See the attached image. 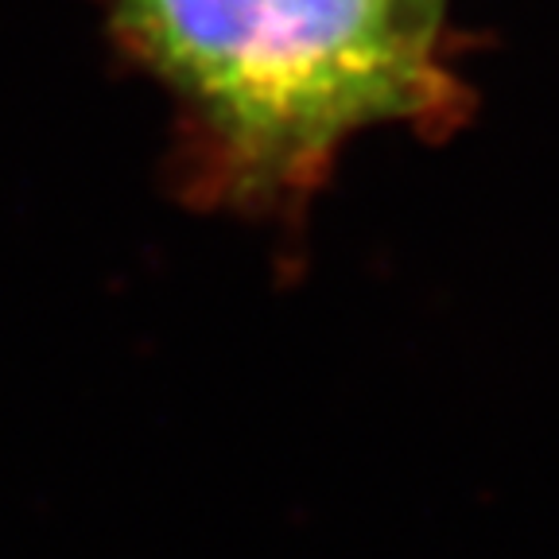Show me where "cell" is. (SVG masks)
Segmentation results:
<instances>
[{
  "instance_id": "obj_1",
  "label": "cell",
  "mask_w": 559,
  "mask_h": 559,
  "mask_svg": "<svg viewBox=\"0 0 559 559\" xmlns=\"http://www.w3.org/2000/svg\"><path fill=\"white\" fill-rule=\"evenodd\" d=\"M447 0H117L121 47L167 90L179 183L206 206L304 210L373 129L466 117Z\"/></svg>"
}]
</instances>
